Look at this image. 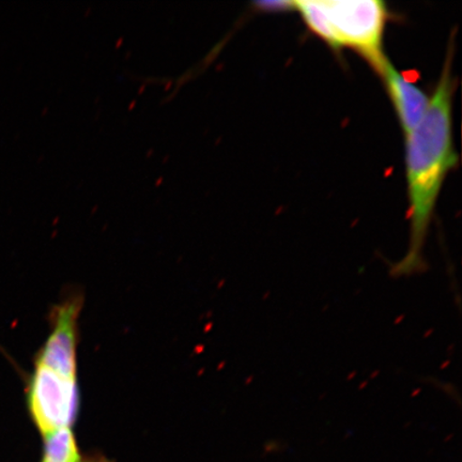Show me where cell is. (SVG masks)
<instances>
[{"label":"cell","instance_id":"obj_1","mask_svg":"<svg viewBox=\"0 0 462 462\" xmlns=\"http://www.w3.org/2000/svg\"><path fill=\"white\" fill-rule=\"evenodd\" d=\"M454 44L450 42L446 62L430 107L406 137V175L409 198L410 245L400 262L391 267L395 277L423 273V255L430 225L448 173L458 163L453 143Z\"/></svg>","mask_w":462,"mask_h":462},{"label":"cell","instance_id":"obj_6","mask_svg":"<svg viewBox=\"0 0 462 462\" xmlns=\"http://www.w3.org/2000/svg\"><path fill=\"white\" fill-rule=\"evenodd\" d=\"M44 439L42 462H83L71 429L57 430Z\"/></svg>","mask_w":462,"mask_h":462},{"label":"cell","instance_id":"obj_4","mask_svg":"<svg viewBox=\"0 0 462 462\" xmlns=\"http://www.w3.org/2000/svg\"><path fill=\"white\" fill-rule=\"evenodd\" d=\"M83 297L71 294L51 314V331L36 364L67 377L78 378L79 318Z\"/></svg>","mask_w":462,"mask_h":462},{"label":"cell","instance_id":"obj_5","mask_svg":"<svg viewBox=\"0 0 462 462\" xmlns=\"http://www.w3.org/2000/svg\"><path fill=\"white\" fill-rule=\"evenodd\" d=\"M377 73L383 80L403 134L407 136L424 118L430 107V97L411 79L398 71L389 60L383 63Z\"/></svg>","mask_w":462,"mask_h":462},{"label":"cell","instance_id":"obj_7","mask_svg":"<svg viewBox=\"0 0 462 462\" xmlns=\"http://www.w3.org/2000/svg\"><path fill=\"white\" fill-rule=\"evenodd\" d=\"M257 7L265 11L294 10V2H263Z\"/></svg>","mask_w":462,"mask_h":462},{"label":"cell","instance_id":"obj_3","mask_svg":"<svg viewBox=\"0 0 462 462\" xmlns=\"http://www.w3.org/2000/svg\"><path fill=\"white\" fill-rule=\"evenodd\" d=\"M27 406L43 437L71 429L79 410L78 378L36 364L27 392Z\"/></svg>","mask_w":462,"mask_h":462},{"label":"cell","instance_id":"obj_2","mask_svg":"<svg viewBox=\"0 0 462 462\" xmlns=\"http://www.w3.org/2000/svg\"><path fill=\"white\" fill-rule=\"evenodd\" d=\"M294 10L310 32L334 51L351 49L375 71L388 60L383 37L388 9L379 0H300Z\"/></svg>","mask_w":462,"mask_h":462}]
</instances>
